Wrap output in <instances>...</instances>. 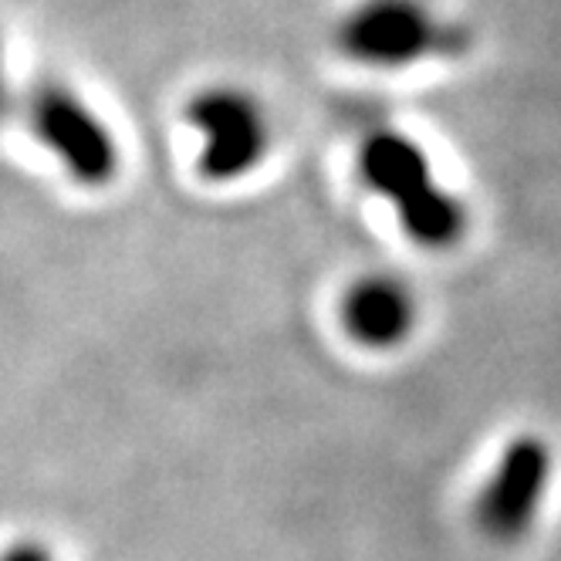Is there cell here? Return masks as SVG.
Masks as SVG:
<instances>
[{
  "instance_id": "1",
  "label": "cell",
  "mask_w": 561,
  "mask_h": 561,
  "mask_svg": "<svg viewBox=\"0 0 561 561\" xmlns=\"http://www.w3.org/2000/svg\"><path fill=\"white\" fill-rule=\"evenodd\" d=\"M34 129L82 183H102L115 170V149L99 118L65 92H45L34 102Z\"/></svg>"
},
{
  "instance_id": "2",
  "label": "cell",
  "mask_w": 561,
  "mask_h": 561,
  "mask_svg": "<svg viewBox=\"0 0 561 561\" xmlns=\"http://www.w3.org/2000/svg\"><path fill=\"white\" fill-rule=\"evenodd\" d=\"M548 480V450L538 439H517L504 454L494 480L480 494V525L497 538H514L528 528Z\"/></svg>"
},
{
  "instance_id": "3",
  "label": "cell",
  "mask_w": 561,
  "mask_h": 561,
  "mask_svg": "<svg viewBox=\"0 0 561 561\" xmlns=\"http://www.w3.org/2000/svg\"><path fill=\"white\" fill-rule=\"evenodd\" d=\"M193 123L207 133V152L199 159V170L207 180H233L257 163L264 149V133L254 108L227 92L196 99Z\"/></svg>"
},
{
  "instance_id": "4",
  "label": "cell",
  "mask_w": 561,
  "mask_h": 561,
  "mask_svg": "<svg viewBox=\"0 0 561 561\" xmlns=\"http://www.w3.org/2000/svg\"><path fill=\"white\" fill-rule=\"evenodd\" d=\"M345 45L363 61L396 65L439 51L444 48V34L413 8H373L348 24Z\"/></svg>"
},
{
  "instance_id": "5",
  "label": "cell",
  "mask_w": 561,
  "mask_h": 561,
  "mask_svg": "<svg viewBox=\"0 0 561 561\" xmlns=\"http://www.w3.org/2000/svg\"><path fill=\"white\" fill-rule=\"evenodd\" d=\"M363 170H366V180L379 193H386L396 207H407L410 199L433 190L423 152L403 136L369 139V146L363 152Z\"/></svg>"
},
{
  "instance_id": "6",
  "label": "cell",
  "mask_w": 561,
  "mask_h": 561,
  "mask_svg": "<svg viewBox=\"0 0 561 561\" xmlns=\"http://www.w3.org/2000/svg\"><path fill=\"white\" fill-rule=\"evenodd\" d=\"M345 329L366 345H392L410 329V301L399 288L369 280L348 295Z\"/></svg>"
},
{
  "instance_id": "7",
  "label": "cell",
  "mask_w": 561,
  "mask_h": 561,
  "mask_svg": "<svg viewBox=\"0 0 561 561\" xmlns=\"http://www.w3.org/2000/svg\"><path fill=\"white\" fill-rule=\"evenodd\" d=\"M11 561H48L37 548H21L18 554H11Z\"/></svg>"
}]
</instances>
